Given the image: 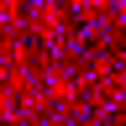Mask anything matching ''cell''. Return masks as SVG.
Here are the masks:
<instances>
[{"label":"cell","instance_id":"1","mask_svg":"<svg viewBox=\"0 0 126 126\" xmlns=\"http://www.w3.org/2000/svg\"><path fill=\"white\" fill-rule=\"evenodd\" d=\"M74 5H105V0H74Z\"/></svg>","mask_w":126,"mask_h":126}]
</instances>
